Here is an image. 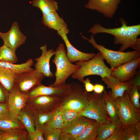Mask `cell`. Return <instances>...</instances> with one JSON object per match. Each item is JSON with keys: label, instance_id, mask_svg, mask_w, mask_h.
Returning a JSON list of instances; mask_svg holds the SVG:
<instances>
[{"label": "cell", "instance_id": "17", "mask_svg": "<svg viewBox=\"0 0 140 140\" xmlns=\"http://www.w3.org/2000/svg\"><path fill=\"white\" fill-rule=\"evenodd\" d=\"M93 120L85 116L79 115L62 129V131L71 135L76 140L86 127Z\"/></svg>", "mask_w": 140, "mask_h": 140}, {"label": "cell", "instance_id": "5", "mask_svg": "<svg viewBox=\"0 0 140 140\" xmlns=\"http://www.w3.org/2000/svg\"><path fill=\"white\" fill-rule=\"evenodd\" d=\"M84 39L87 40L95 48L98 50L104 59L109 65L112 70L116 67L140 57V51H134L128 52L115 51L109 49L102 45L97 44L92 35L88 39L82 34Z\"/></svg>", "mask_w": 140, "mask_h": 140}, {"label": "cell", "instance_id": "43", "mask_svg": "<svg viewBox=\"0 0 140 140\" xmlns=\"http://www.w3.org/2000/svg\"><path fill=\"white\" fill-rule=\"evenodd\" d=\"M104 90V87L103 85L100 84H96L94 85L93 91L97 94H101Z\"/></svg>", "mask_w": 140, "mask_h": 140}, {"label": "cell", "instance_id": "24", "mask_svg": "<svg viewBox=\"0 0 140 140\" xmlns=\"http://www.w3.org/2000/svg\"><path fill=\"white\" fill-rule=\"evenodd\" d=\"M32 109L36 128L41 130L47 126L50 120L54 110L51 111H47L40 110Z\"/></svg>", "mask_w": 140, "mask_h": 140}, {"label": "cell", "instance_id": "16", "mask_svg": "<svg viewBox=\"0 0 140 140\" xmlns=\"http://www.w3.org/2000/svg\"><path fill=\"white\" fill-rule=\"evenodd\" d=\"M71 88V85L69 84L57 88L46 86L41 84L36 86L27 94L29 97L43 95L59 97L68 92Z\"/></svg>", "mask_w": 140, "mask_h": 140}, {"label": "cell", "instance_id": "26", "mask_svg": "<svg viewBox=\"0 0 140 140\" xmlns=\"http://www.w3.org/2000/svg\"><path fill=\"white\" fill-rule=\"evenodd\" d=\"M32 3L34 7L39 8L43 16L58 10V2L54 0H32Z\"/></svg>", "mask_w": 140, "mask_h": 140}, {"label": "cell", "instance_id": "42", "mask_svg": "<svg viewBox=\"0 0 140 140\" xmlns=\"http://www.w3.org/2000/svg\"><path fill=\"white\" fill-rule=\"evenodd\" d=\"M59 140H75V139L69 134L62 131Z\"/></svg>", "mask_w": 140, "mask_h": 140}, {"label": "cell", "instance_id": "13", "mask_svg": "<svg viewBox=\"0 0 140 140\" xmlns=\"http://www.w3.org/2000/svg\"><path fill=\"white\" fill-rule=\"evenodd\" d=\"M69 32L67 28L57 31V33L64 41L67 48V56L72 63L81 61L88 60L94 57V53H87L81 52L74 47L69 41L67 36Z\"/></svg>", "mask_w": 140, "mask_h": 140}, {"label": "cell", "instance_id": "32", "mask_svg": "<svg viewBox=\"0 0 140 140\" xmlns=\"http://www.w3.org/2000/svg\"><path fill=\"white\" fill-rule=\"evenodd\" d=\"M46 126L54 129H61L64 127L61 112L58 106L54 110Z\"/></svg>", "mask_w": 140, "mask_h": 140}, {"label": "cell", "instance_id": "34", "mask_svg": "<svg viewBox=\"0 0 140 140\" xmlns=\"http://www.w3.org/2000/svg\"><path fill=\"white\" fill-rule=\"evenodd\" d=\"M41 130L44 140H59L61 129H54L46 126Z\"/></svg>", "mask_w": 140, "mask_h": 140}, {"label": "cell", "instance_id": "20", "mask_svg": "<svg viewBox=\"0 0 140 140\" xmlns=\"http://www.w3.org/2000/svg\"><path fill=\"white\" fill-rule=\"evenodd\" d=\"M103 97L106 108L110 121L115 122L119 120L118 110L115 101L112 96L111 91L104 90Z\"/></svg>", "mask_w": 140, "mask_h": 140}, {"label": "cell", "instance_id": "7", "mask_svg": "<svg viewBox=\"0 0 140 140\" xmlns=\"http://www.w3.org/2000/svg\"><path fill=\"white\" fill-rule=\"evenodd\" d=\"M115 100L118 108L119 120L124 126L140 122V110L133 105L126 90L122 96Z\"/></svg>", "mask_w": 140, "mask_h": 140}, {"label": "cell", "instance_id": "31", "mask_svg": "<svg viewBox=\"0 0 140 140\" xmlns=\"http://www.w3.org/2000/svg\"><path fill=\"white\" fill-rule=\"evenodd\" d=\"M18 61L16 51L4 45L0 47V61L14 64Z\"/></svg>", "mask_w": 140, "mask_h": 140}, {"label": "cell", "instance_id": "33", "mask_svg": "<svg viewBox=\"0 0 140 140\" xmlns=\"http://www.w3.org/2000/svg\"><path fill=\"white\" fill-rule=\"evenodd\" d=\"M140 86V85L136 82L129 87L126 90L132 104L136 109L139 110L140 108V93L139 92Z\"/></svg>", "mask_w": 140, "mask_h": 140}, {"label": "cell", "instance_id": "9", "mask_svg": "<svg viewBox=\"0 0 140 140\" xmlns=\"http://www.w3.org/2000/svg\"><path fill=\"white\" fill-rule=\"evenodd\" d=\"M140 57L121 64L112 70L111 76L117 79L120 81H128L139 71Z\"/></svg>", "mask_w": 140, "mask_h": 140}, {"label": "cell", "instance_id": "25", "mask_svg": "<svg viewBox=\"0 0 140 140\" xmlns=\"http://www.w3.org/2000/svg\"><path fill=\"white\" fill-rule=\"evenodd\" d=\"M17 74L12 71L0 67V82L9 92L14 87Z\"/></svg>", "mask_w": 140, "mask_h": 140}, {"label": "cell", "instance_id": "38", "mask_svg": "<svg viewBox=\"0 0 140 140\" xmlns=\"http://www.w3.org/2000/svg\"><path fill=\"white\" fill-rule=\"evenodd\" d=\"M27 139L30 140H44L42 130L36 128L33 131L28 133Z\"/></svg>", "mask_w": 140, "mask_h": 140}, {"label": "cell", "instance_id": "15", "mask_svg": "<svg viewBox=\"0 0 140 140\" xmlns=\"http://www.w3.org/2000/svg\"><path fill=\"white\" fill-rule=\"evenodd\" d=\"M40 49L41 51V54L34 59L36 61L34 69L39 71L44 77H52L54 74L50 70V62L51 58L54 55L55 51L52 49L48 50L46 44L40 47Z\"/></svg>", "mask_w": 140, "mask_h": 140}, {"label": "cell", "instance_id": "40", "mask_svg": "<svg viewBox=\"0 0 140 140\" xmlns=\"http://www.w3.org/2000/svg\"><path fill=\"white\" fill-rule=\"evenodd\" d=\"M85 87V89L87 93L91 92L93 91L94 85L91 82L89 78L84 80L83 83Z\"/></svg>", "mask_w": 140, "mask_h": 140}, {"label": "cell", "instance_id": "19", "mask_svg": "<svg viewBox=\"0 0 140 140\" xmlns=\"http://www.w3.org/2000/svg\"><path fill=\"white\" fill-rule=\"evenodd\" d=\"M42 22L45 26L57 31L67 28L66 24L56 11L43 16Z\"/></svg>", "mask_w": 140, "mask_h": 140}, {"label": "cell", "instance_id": "2", "mask_svg": "<svg viewBox=\"0 0 140 140\" xmlns=\"http://www.w3.org/2000/svg\"><path fill=\"white\" fill-rule=\"evenodd\" d=\"M103 58L100 52L87 61L76 62L75 64L79 66L78 69L72 74L71 77L83 83L85 77L92 75L100 76L102 78L111 76L112 70L105 64Z\"/></svg>", "mask_w": 140, "mask_h": 140}, {"label": "cell", "instance_id": "37", "mask_svg": "<svg viewBox=\"0 0 140 140\" xmlns=\"http://www.w3.org/2000/svg\"><path fill=\"white\" fill-rule=\"evenodd\" d=\"M124 127L120 122L112 134L107 140H121Z\"/></svg>", "mask_w": 140, "mask_h": 140}, {"label": "cell", "instance_id": "6", "mask_svg": "<svg viewBox=\"0 0 140 140\" xmlns=\"http://www.w3.org/2000/svg\"><path fill=\"white\" fill-rule=\"evenodd\" d=\"M88 106L80 113V115L95 120L100 124L110 122L106 108L103 94L87 93Z\"/></svg>", "mask_w": 140, "mask_h": 140}, {"label": "cell", "instance_id": "4", "mask_svg": "<svg viewBox=\"0 0 140 140\" xmlns=\"http://www.w3.org/2000/svg\"><path fill=\"white\" fill-rule=\"evenodd\" d=\"M71 89L66 94L59 97L58 107L70 109L80 113L88 106L87 92L76 82L71 84Z\"/></svg>", "mask_w": 140, "mask_h": 140}, {"label": "cell", "instance_id": "30", "mask_svg": "<svg viewBox=\"0 0 140 140\" xmlns=\"http://www.w3.org/2000/svg\"><path fill=\"white\" fill-rule=\"evenodd\" d=\"M25 129H18L4 132L0 134V140H26L27 133Z\"/></svg>", "mask_w": 140, "mask_h": 140}, {"label": "cell", "instance_id": "28", "mask_svg": "<svg viewBox=\"0 0 140 140\" xmlns=\"http://www.w3.org/2000/svg\"><path fill=\"white\" fill-rule=\"evenodd\" d=\"M140 140V122L124 126L121 140Z\"/></svg>", "mask_w": 140, "mask_h": 140}, {"label": "cell", "instance_id": "8", "mask_svg": "<svg viewBox=\"0 0 140 140\" xmlns=\"http://www.w3.org/2000/svg\"><path fill=\"white\" fill-rule=\"evenodd\" d=\"M44 77L37 69L17 74L14 87L21 92L27 93L36 86L40 85Z\"/></svg>", "mask_w": 140, "mask_h": 140}, {"label": "cell", "instance_id": "44", "mask_svg": "<svg viewBox=\"0 0 140 140\" xmlns=\"http://www.w3.org/2000/svg\"><path fill=\"white\" fill-rule=\"evenodd\" d=\"M3 132H4L0 131V134H1L2 133H3Z\"/></svg>", "mask_w": 140, "mask_h": 140}, {"label": "cell", "instance_id": "21", "mask_svg": "<svg viewBox=\"0 0 140 140\" xmlns=\"http://www.w3.org/2000/svg\"><path fill=\"white\" fill-rule=\"evenodd\" d=\"M17 118L24 126L28 133L32 132L35 130L33 110L26 104L20 111Z\"/></svg>", "mask_w": 140, "mask_h": 140}, {"label": "cell", "instance_id": "27", "mask_svg": "<svg viewBox=\"0 0 140 140\" xmlns=\"http://www.w3.org/2000/svg\"><path fill=\"white\" fill-rule=\"evenodd\" d=\"M33 64V60L29 59L25 62L19 64L0 61V67L9 69L18 74L33 70L32 67Z\"/></svg>", "mask_w": 140, "mask_h": 140}, {"label": "cell", "instance_id": "11", "mask_svg": "<svg viewBox=\"0 0 140 140\" xmlns=\"http://www.w3.org/2000/svg\"><path fill=\"white\" fill-rule=\"evenodd\" d=\"M29 97L27 93L21 92L14 87L8 95L7 103L9 113L17 118L20 111L26 105Z\"/></svg>", "mask_w": 140, "mask_h": 140}, {"label": "cell", "instance_id": "22", "mask_svg": "<svg viewBox=\"0 0 140 140\" xmlns=\"http://www.w3.org/2000/svg\"><path fill=\"white\" fill-rule=\"evenodd\" d=\"M18 129H25L17 118L9 113L0 116V131L6 132Z\"/></svg>", "mask_w": 140, "mask_h": 140}, {"label": "cell", "instance_id": "1", "mask_svg": "<svg viewBox=\"0 0 140 140\" xmlns=\"http://www.w3.org/2000/svg\"><path fill=\"white\" fill-rule=\"evenodd\" d=\"M88 32L91 33L93 36L101 33L112 35L114 37V44L121 45L119 51H124L131 47L140 51V39L126 29L122 24L119 27L107 28L99 24H96L89 30Z\"/></svg>", "mask_w": 140, "mask_h": 140}, {"label": "cell", "instance_id": "35", "mask_svg": "<svg viewBox=\"0 0 140 140\" xmlns=\"http://www.w3.org/2000/svg\"><path fill=\"white\" fill-rule=\"evenodd\" d=\"M59 107L61 112L64 127L80 115V113L73 110L68 108Z\"/></svg>", "mask_w": 140, "mask_h": 140}, {"label": "cell", "instance_id": "14", "mask_svg": "<svg viewBox=\"0 0 140 140\" xmlns=\"http://www.w3.org/2000/svg\"><path fill=\"white\" fill-rule=\"evenodd\" d=\"M59 102V97L43 95L29 97L26 104L33 109L51 111L58 106Z\"/></svg>", "mask_w": 140, "mask_h": 140}, {"label": "cell", "instance_id": "36", "mask_svg": "<svg viewBox=\"0 0 140 140\" xmlns=\"http://www.w3.org/2000/svg\"><path fill=\"white\" fill-rule=\"evenodd\" d=\"M120 22L124 27L126 29L135 36L138 37L140 34V25L139 24L128 26L124 19L123 18L120 19Z\"/></svg>", "mask_w": 140, "mask_h": 140}, {"label": "cell", "instance_id": "12", "mask_svg": "<svg viewBox=\"0 0 140 140\" xmlns=\"http://www.w3.org/2000/svg\"><path fill=\"white\" fill-rule=\"evenodd\" d=\"M121 0H89L85 8L95 10L105 17L112 18Z\"/></svg>", "mask_w": 140, "mask_h": 140}, {"label": "cell", "instance_id": "41", "mask_svg": "<svg viewBox=\"0 0 140 140\" xmlns=\"http://www.w3.org/2000/svg\"><path fill=\"white\" fill-rule=\"evenodd\" d=\"M9 113L7 103L0 102V116Z\"/></svg>", "mask_w": 140, "mask_h": 140}, {"label": "cell", "instance_id": "39", "mask_svg": "<svg viewBox=\"0 0 140 140\" xmlns=\"http://www.w3.org/2000/svg\"><path fill=\"white\" fill-rule=\"evenodd\" d=\"M9 92L0 82V102L7 103Z\"/></svg>", "mask_w": 140, "mask_h": 140}, {"label": "cell", "instance_id": "29", "mask_svg": "<svg viewBox=\"0 0 140 140\" xmlns=\"http://www.w3.org/2000/svg\"><path fill=\"white\" fill-rule=\"evenodd\" d=\"M99 124L93 120L86 127L76 140H96Z\"/></svg>", "mask_w": 140, "mask_h": 140}, {"label": "cell", "instance_id": "23", "mask_svg": "<svg viewBox=\"0 0 140 140\" xmlns=\"http://www.w3.org/2000/svg\"><path fill=\"white\" fill-rule=\"evenodd\" d=\"M117 121L100 124L97 130L96 140H107L113 133L120 123Z\"/></svg>", "mask_w": 140, "mask_h": 140}, {"label": "cell", "instance_id": "3", "mask_svg": "<svg viewBox=\"0 0 140 140\" xmlns=\"http://www.w3.org/2000/svg\"><path fill=\"white\" fill-rule=\"evenodd\" d=\"M52 62L56 65L55 73V80L52 84L48 86L57 88L65 85L67 79L78 69L79 66L72 64L67 55L65 47L62 44H60L55 51Z\"/></svg>", "mask_w": 140, "mask_h": 140}, {"label": "cell", "instance_id": "18", "mask_svg": "<svg viewBox=\"0 0 140 140\" xmlns=\"http://www.w3.org/2000/svg\"><path fill=\"white\" fill-rule=\"evenodd\" d=\"M101 80L108 88L111 89V95L115 99L122 96L129 87L132 85L129 81L122 82L111 76L102 78Z\"/></svg>", "mask_w": 140, "mask_h": 140}, {"label": "cell", "instance_id": "10", "mask_svg": "<svg viewBox=\"0 0 140 140\" xmlns=\"http://www.w3.org/2000/svg\"><path fill=\"white\" fill-rule=\"evenodd\" d=\"M0 38L3 40V45L15 51L19 47L24 44L26 37L21 31L18 23L14 22L9 30L5 33L0 32Z\"/></svg>", "mask_w": 140, "mask_h": 140}]
</instances>
